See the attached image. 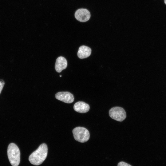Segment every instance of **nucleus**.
<instances>
[{"instance_id": "f03ea898", "label": "nucleus", "mask_w": 166, "mask_h": 166, "mask_svg": "<svg viewBox=\"0 0 166 166\" xmlns=\"http://www.w3.org/2000/svg\"><path fill=\"white\" fill-rule=\"evenodd\" d=\"M9 161L12 166H18L20 162V153L18 146L14 143L8 145L7 151Z\"/></svg>"}, {"instance_id": "9d476101", "label": "nucleus", "mask_w": 166, "mask_h": 166, "mask_svg": "<svg viewBox=\"0 0 166 166\" xmlns=\"http://www.w3.org/2000/svg\"><path fill=\"white\" fill-rule=\"evenodd\" d=\"M117 166H132L129 164H128L124 162L121 161L118 164Z\"/></svg>"}, {"instance_id": "7ed1b4c3", "label": "nucleus", "mask_w": 166, "mask_h": 166, "mask_svg": "<svg viewBox=\"0 0 166 166\" xmlns=\"http://www.w3.org/2000/svg\"><path fill=\"white\" fill-rule=\"evenodd\" d=\"M72 132L74 139L81 143L87 141L90 137V134L89 131L84 127H76L73 129Z\"/></svg>"}, {"instance_id": "39448f33", "label": "nucleus", "mask_w": 166, "mask_h": 166, "mask_svg": "<svg viewBox=\"0 0 166 166\" xmlns=\"http://www.w3.org/2000/svg\"><path fill=\"white\" fill-rule=\"evenodd\" d=\"M56 98L66 103L73 102L74 97L73 95L69 92H60L55 94Z\"/></svg>"}, {"instance_id": "f8f14e48", "label": "nucleus", "mask_w": 166, "mask_h": 166, "mask_svg": "<svg viewBox=\"0 0 166 166\" xmlns=\"http://www.w3.org/2000/svg\"><path fill=\"white\" fill-rule=\"evenodd\" d=\"M164 2L165 4L166 5V0H164Z\"/></svg>"}, {"instance_id": "ddd939ff", "label": "nucleus", "mask_w": 166, "mask_h": 166, "mask_svg": "<svg viewBox=\"0 0 166 166\" xmlns=\"http://www.w3.org/2000/svg\"><path fill=\"white\" fill-rule=\"evenodd\" d=\"M60 77H61V75H60Z\"/></svg>"}, {"instance_id": "423d86ee", "label": "nucleus", "mask_w": 166, "mask_h": 166, "mask_svg": "<svg viewBox=\"0 0 166 166\" xmlns=\"http://www.w3.org/2000/svg\"><path fill=\"white\" fill-rule=\"evenodd\" d=\"M75 17L79 21L84 22L88 21L89 19L90 14L86 9H80L76 11L75 14Z\"/></svg>"}, {"instance_id": "1a4fd4ad", "label": "nucleus", "mask_w": 166, "mask_h": 166, "mask_svg": "<svg viewBox=\"0 0 166 166\" xmlns=\"http://www.w3.org/2000/svg\"><path fill=\"white\" fill-rule=\"evenodd\" d=\"M91 53V49L90 48L85 45H82L79 48L77 55L79 58L83 59L89 56Z\"/></svg>"}, {"instance_id": "6e6552de", "label": "nucleus", "mask_w": 166, "mask_h": 166, "mask_svg": "<svg viewBox=\"0 0 166 166\" xmlns=\"http://www.w3.org/2000/svg\"><path fill=\"white\" fill-rule=\"evenodd\" d=\"M89 108L90 106L88 104L81 101L76 103L73 106L74 110L81 113H85L88 112Z\"/></svg>"}, {"instance_id": "9b49d317", "label": "nucleus", "mask_w": 166, "mask_h": 166, "mask_svg": "<svg viewBox=\"0 0 166 166\" xmlns=\"http://www.w3.org/2000/svg\"><path fill=\"white\" fill-rule=\"evenodd\" d=\"M5 84L4 81L2 80H0V94L3 89Z\"/></svg>"}, {"instance_id": "20e7f679", "label": "nucleus", "mask_w": 166, "mask_h": 166, "mask_svg": "<svg viewBox=\"0 0 166 166\" xmlns=\"http://www.w3.org/2000/svg\"><path fill=\"white\" fill-rule=\"evenodd\" d=\"M109 114L112 119L120 122L124 120L126 117L124 109L121 107L118 106L111 108L109 111Z\"/></svg>"}, {"instance_id": "f257e3e1", "label": "nucleus", "mask_w": 166, "mask_h": 166, "mask_svg": "<svg viewBox=\"0 0 166 166\" xmlns=\"http://www.w3.org/2000/svg\"><path fill=\"white\" fill-rule=\"evenodd\" d=\"M47 153V145L43 143L30 154L29 158V161L33 165H40L46 158Z\"/></svg>"}, {"instance_id": "0eeeda50", "label": "nucleus", "mask_w": 166, "mask_h": 166, "mask_svg": "<svg viewBox=\"0 0 166 166\" xmlns=\"http://www.w3.org/2000/svg\"><path fill=\"white\" fill-rule=\"evenodd\" d=\"M67 65V62L66 59L63 57H58L56 59L55 68L56 71L60 73L65 69Z\"/></svg>"}]
</instances>
